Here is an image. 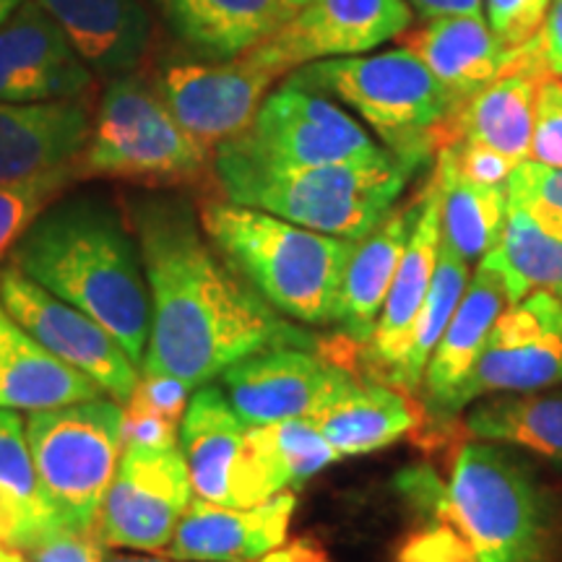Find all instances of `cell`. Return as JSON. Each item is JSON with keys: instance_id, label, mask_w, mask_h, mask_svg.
Here are the masks:
<instances>
[{"instance_id": "6da1fadb", "label": "cell", "mask_w": 562, "mask_h": 562, "mask_svg": "<svg viewBox=\"0 0 562 562\" xmlns=\"http://www.w3.org/2000/svg\"><path fill=\"white\" fill-rule=\"evenodd\" d=\"M131 227L151 302L140 370L165 372L193 391L256 351L313 349L305 328L286 321L224 261L188 203L167 195L133 201Z\"/></svg>"}, {"instance_id": "7a4b0ae2", "label": "cell", "mask_w": 562, "mask_h": 562, "mask_svg": "<svg viewBox=\"0 0 562 562\" xmlns=\"http://www.w3.org/2000/svg\"><path fill=\"white\" fill-rule=\"evenodd\" d=\"M9 263L108 328L131 362L144 368L149 281L136 237L115 211L100 201L50 206L11 250Z\"/></svg>"}, {"instance_id": "3957f363", "label": "cell", "mask_w": 562, "mask_h": 562, "mask_svg": "<svg viewBox=\"0 0 562 562\" xmlns=\"http://www.w3.org/2000/svg\"><path fill=\"white\" fill-rule=\"evenodd\" d=\"M199 222L224 261L294 323H336L355 243L321 235L269 211L206 201Z\"/></svg>"}, {"instance_id": "277c9868", "label": "cell", "mask_w": 562, "mask_h": 562, "mask_svg": "<svg viewBox=\"0 0 562 562\" xmlns=\"http://www.w3.org/2000/svg\"><path fill=\"white\" fill-rule=\"evenodd\" d=\"M414 170L417 165L391 151L297 170L258 167L214 151V180L227 201L351 243L391 214Z\"/></svg>"}, {"instance_id": "5b68a950", "label": "cell", "mask_w": 562, "mask_h": 562, "mask_svg": "<svg viewBox=\"0 0 562 562\" xmlns=\"http://www.w3.org/2000/svg\"><path fill=\"white\" fill-rule=\"evenodd\" d=\"M446 521L480 562H562L560 497L508 448H461L448 482Z\"/></svg>"}, {"instance_id": "8992f818", "label": "cell", "mask_w": 562, "mask_h": 562, "mask_svg": "<svg viewBox=\"0 0 562 562\" xmlns=\"http://www.w3.org/2000/svg\"><path fill=\"white\" fill-rule=\"evenodd\" d=\"M76 170L79 178L188 188L214 175V151L175 121L146 70L138 68L108 79Z\"/></svg>"}, {"instance_id": "52a82bcc", "label": "cell", "mask_w": 562, "mask_h": 562, "mask_svg": "<svg viewBox=\"0 0 562 562\" xmlns=\"http://www.w3.org/2000/svg\"><path fill=\"white\" fill-rule=\"evenodd\" d=\"M286 81L349 104L391 154L417 167L438 149L440 131L459 108L430 68L406 47L370 58L349 55L307 63L292 70Z\"/></svg>"}, {"instance_id": "ba28073f", "label": "cell", "mask_w": 562, "mask_h": 562, "mask_svg": "<svg viewBox=\"0 0 562 562\" xmlns=\"http://www.w3.org/2000/svg\"><path fill=\"white\" fill-rule=\"evenodd\" d=\"M26 440L53 516L74 529L97 531V518L125 448L123 406L91 398L30 412Z\"/></svg>"}, {"instance_id": "9c48e42d", "label": "cell", "mask_w": 562, "mask_h": 562, "mask_svg": "<svg viewBox=\"0 0 562 562\" xmlns=\"http://www.w3.org/2000/svg\"><path fill=\"white\" fill-rule=\"evenodd\" d=\"M180 451L201 501L248 508L290 490L266 427L245 425L222 385L195 389L180 422Z\"/></svg>"}, {"instance_id": "30bf717a", "label": "cell", "mask_w": 562, "mask_h": 562, "mask_svg": "<svg viewBox=\"0 0 562 562\" xmlns=\"http://www.w3.org/2000/svg\"><path fill=\"white\" fill-rule=\"evenodd\" d=\"M216 151L277 170L360 161L383 154L339 104L292 81L269 91L248 128L216 146Z\"/></svg>"}, {"instance_id": "8fae6325", "label": "cell", "mask_w": 562, "mask_h": 562, "mask_svg": "<svg viewBox=\"0 0 562 562\" xmlns=\"http://www.w3.org/2000/svg\"><path fill=\"white\" fill-rule=\"evenodd\" d=\"M146 76L175 121L209 151L240 136L273 83L281 81L273 70L258 66L248 55L209 63L159 53Z\"/></svg>"}, {"instance_id": "7c38bea8", "label": "cell", "mask_w": 562, "mask_h": 562, "mask_svg": "<svg viewBox=\"0 0 562 562\" xmlns=\"http://www.w3.org/2000/svg\"><path fill=\"white\" fill-rule=\"evenodd\" d=\"M193 501V484L180 446L149 448L125 442L97 518L108 547L165 552Z\"/></svg>"}, {"instance_id": "4fadbf2b", "label": "cell", "mask_w": 562, "mask_h": 562, "mask_svg": "<svg viewBox=\"0 0 562 562\" xmlns=\"http://www.w3.org/2000/svg\"><path fill=\"white\" fill-rule=\"evenodd\" d=\"M0 305L42 347L100 385L112 402L125 404L133 396L140 370L115 336L11 263L0 269Z\"/></svg>"}, {"instance_id": "5bb4252c", "label": "cell", "mask_w": 562, "mask_h": 562, "mask_svg": "<svg viewBox=\"0 0 562 562\" xmlns=\"http://www.w3.org/2000/svg\"><path fill=\"white\" fill-rule=\"evenodd\" d=\"M562 383V300L531 292L508 302L453 398V417L490 393H531Z\"/></svg>"}, {"instance_id": "9a60e30c", "label": "cell", "mask_w": 562, "mask_h": 562, "mask_svg": "<svg viewBox=\"0 0 562 562\" xmlns=\"http://www.w3.org/2000/svg\"><path fill=\"white\" fill-rule=\"evenodd\" d=\"M412 26L406 0H300L286 24L245 55L286 79L307 63L375 50Z\"/></svg>"}, {"instance_id": "2e32d148", "label": "cell", "mask_w": 562, "mask_h": 562, "mask_svg": "<svg viewBox=\"0 0 562 562\" xmlns=\"http://www.w3.org/2000/svg\"><path fill=\"white\" fill-rule=\"evenodd\" d=\"M220 378L232 409L252 427L315 419L355 385V378L339 364L300 347L256 351Z\"/></svg>"}, {"instance_id": "e0dca14e", "label": "cell", "mask_w": 562, "mask_h": 562, "mask_svg": "<svg viewBox=\"0 0 562 562\" xmlns=\"http://www.w3.org/2000/svg\"><path fill=\"white\" fill-rule=\"evenodd\" d=\"M94 79L37 0H24L0 26V102L74 100Z\"/></svg>"}, {"instance_id": "ac0fdd59", "label": "cell", "mask_w": 562, "mask_h": 562, "mask_svg": "<svg viewBox=\"0 0 562 562\" xmlns=\"http://www.w3.org/2000/svg\"><path fill=\"white\" fill-rule=\"evenodd\" d=\"M550 74L544 63L542 42L531 40L521 47H510L508 68L487 87L463 100L446 128L440 131V146L456 138L476 140L521 165L531 159L533 108L542 81Z\"/></svg>"}, {"instance_id": "d6986e66", "label": "cell", "mask_w": 562, "mask_h": 562, "mask_svg": "<svg viewBox=\"0 0 562 562\" xmlns=\"http://www.w3.org/2000/svg\"><path fill=\"white\" fill-rule=\"evenodd\" d=\"M297 508L294 492L232 508L193 495L165 554L180 562H258L286 542Z\"/></svg>"}, {"instance_id": "ffe728a7", "label": "cell", "mask_w": 562, "mask_h": 562, "mask_svg": "<svg viewBox=\"0 0 562 562\" xmlns=\"http://www.w3.org/2000/svg\"><path fill=\"white\" fill-rule=\"evenodd\" d=\"M89 94L53 102H0V182L76 165L91 133Z\"/></svg>"}, {"instance_id": "44dd1931", "label": "cell", "mask_w": 562, "mask_h": 562, "mask_svg": "<svg viewBox=\"0 0 562 562\" xmlns=\"http://www.w3.org/2000/svg\"><path fill=\"white\" fill-rule=\"evenodd\" d=\"M440 237V191L438 178L432 175L425 191L419 193L417 224H414L409 243H406L389 297L383 302V311L378 315L375 331H372L368 341L370 360L389 372L391 381L398 368H402L412 341L414 323H417V315L422 305H425L427 292H430L435 263H438Z\"/></svg>"}, {"instance_id": "7402d4cb", "label": "cell", "mask_w": 562, "mask_h": 562, "mask_svg": "<svg viewBox=\"0 0 562 562\" xmlns=\"http://www.w3.org/2000/svg\"><path fill=\"white\" fill-rule=\"evenodd\" d=\"M157 9L180 45L209 63L243 58L294 13L290 0H157Z\"/></svg>"}, {"instance_id": "603a6c76", "label": "cell", "mask_w": 562, "mask_h": 562, "mask_svg": "<svg viewBox=\"0 0 562 562\" xmlns=\"http://www.w3.org/2000/svg\"><path fill=\"white\" fill-rule=\"evenodd\" d=\"M97 79L138 70L151 53V19L140 0H37Z\"/></svg>"}, {"instance_id": "cb8c5ba5", "label": "cell", "mask_w": 562, "mask_h": 562, "mask_svg": "<svg viewBox=\"0 0 562 562\" xmlns=\"http://www.w3.org/2000/svg\"><path fill=\"white\" fill-rule=\"evenodd\" d=\"M505 305H508V297H505L501 273L480 263L474 277H469L467 292L422 375V402L435 419L453 417L456 393L472 372L476 355L482 351L490 328L501 318Z\"/></svg>"}, {"instance_id": "d4e9b609", "label": "cell", "mask_w": 562, "mask_h": 562, "mask_svg": "<svg viewBox=\"0 0 562 562\" xmlns=\"http://www.w3.org/2000/svg\"><path fill=\"white\" fill-rule=\"evenodd\" d=\"M406 50L430 68L456 104L505 74L510 47L490 30L482 13L427 19L425 26L402 34Z\"/></svg>"}, {"instance_id": "484cf974", "label": "cell", "mask_w": 562, "mask_h": 562, "mask_svg": "<svg viewBox=\"0 0 562 562\" xmlns=\"http://www.w3.org/2000/svg\"><path fill=\"white\" fill-rule=\"evenodd\" d=\"M417 216L419 199L402 209H391V214L351 248L347 271H344L339 315H336V323L351 341L368 344L375 331L378 315L389 297Z\"/></svg>"}, {"instance_id": "4316f807", "label": "cell", "mask_w": 562, "mask_h": 562, "mask_svg": "<svg viewBox=\"0 0 562 562\" xmlns=\"http://www.w3.org/2000/svg\"><path fill=\"white\" fill-rule=\"evenodd\" d=\"M104 398L94 381L47 351L0 305V409L42 412Z\"/></svg>"}, {"instance_id": "83f0119b", "label": "cell", "mask_w": 562, "mask_h": 562, "mask_svg": "<svg viewBox=\"0 0 562 562\" xmlns=\"http://www.w3.org/2000/svg\"><path fill=\"white\" fill-rule=\"evenodd\" d=\"M334 451L364 456L383 451L417 425V414L398 391L381 383H357L313 419Z\"/></svg>"}, {"instance_id": "f1b7e54d", "label": "cell", "mask_w": 562, "mask_h": 562, "mask_svg": "<svg viewBox=\"0 0 562 562\" xmlns=\"http://www.w3.org/2000/svg\"><path fill=\"white\" fill-rule=\"evenodd\" d=\"M480 263L501 273L508 302L539 290L562 297V235L533 220L521 203L508 199L501 237Z\"/></svg>"}, {"instance_id": "f546056e", "label": "cell", "mask_w": 562, "mask_h": 562, "mask_svg": "<svg viewBox=\"0 0 562 562\" xmlns=\"http://www.w3.org/2000/svg\"><path fill=\"white\" fill-rule=\"evenodd\" d=\"M438 191L442 237L467 263L482 261L484 252L501 237L505 211H508V186L474 182L456 167L448 146L438 149Z\"/></svg>"}, {"instance_id": "4dcf8cb0", "label": "cell", "mask_w": 562, "mask_h": 562, "mask_svg": "<svg viewBox=\"0 0 562 562\" xmlns=\"http://www.w3.org/2000/svg\"><path fill=\"white\" fill-rule=\"evenodd\" d=\"M467 430L476 440L508 442L562 467V393H501L472 406Z\"/></svg>"}, {"instance_id": "1f68e13d", "label": "cell", "mask_w": 562, "mask_h": 562, "mask_svg": "<svg viewBox=\"0 0 562 562\" xmlns=\"http://www.w3.org/2000/svg\"><path fill=\"white\" fill-rule=\"evenodd\" d=\"M467 284H469V263L463 261L451 245H448L446 237H440L438 263H435L430 292H427L425 305H422L417 323H414L409 349H406L402 368H398L396 375H393V383L404 385V389L409 391L419 389L422 375H425V368L427 362H430L432 349L438 347L448 321H451L456 307H459L463 292H467Z\"/></svg>"}, {"instance_id": "d6a6232c", "label": "cell", "mask_w": 562, "mask_h": 562, "mask_svg": "<svg viewBox=\"0 0 562 562\" xmlns=\"http://www.w3.org/2000/svg\"><path fill=\"white\" fill-rule=\"evenodd\" d=\"M0 497L24 510L42 529L58 521L40 487L26 440V419L13 409H0Z\"/></svg>"}, {"instance_id": "836d02e7", "label": "cell", "mask_w": 562, "mask_h": 562, "mask_svg": "<svg viewBox=\"0 0 562 562\" xmlns=\"http://www.w3.org/2000/svg\"><path fill=\"white\" fill-rule=\"evenodd\" d=\"M79 180L76 165L34 175L26 180L0 182V263L11 256L26 229Z\"/></svg>"}, {"instance_id": "e575fe53", "label": "cell", "mask_w": 562, "mask_h": 562, "mask_svg": "<svg viewBox=\"0 0 562 562\" xmlns=\"http://www.w3.org/2000/svg\"><path fill=\"white\" fill-rule=\"evenodd\" d=\"M273 453L284 469L290 487H300L331 463L341 461L334 446L323 438L313 419H292L279 425H266Z\"/></svg>"}, {"instance_id": "d590c367", "label": "cell", "mask_w": 562, "mask_h": 562, "mask_svg": "<svg viewBox=\"0 0 562 562\" xmlns=\"http://www.w3.org/2000/svg\"><path fill=\"white\" fill-rule=\"evenodd\" d=\"M508 199L521 203L533 220L562 235V170L521 161L508 178Z\"/></svg>"}, {"instance_id": "8d00e7d4", "label": "cell", "mask_w": 562, "mask_h": 562, "mask_svg": "<svg viewBox=\"0 0 562 562\" xmlns=\"http://www.w3.org/2000/svg\"><path fill=\"white\" fill-rule=\"evenodd\" d=\"M425 526L412 531L398 544L396 562H480L463 533L440 518H425Z\"/></svg>"}, {"instance_id": "74e56055", "label": "cell", "mask_w": 562, "mask_h": 562, "mask_svg": "<svg viewBox=\"0 0 562 562\" xmlns=\"http://www.w3.org/2000/svg\"><path fill=\"white\" fill-rule=\"evenodd\" d=\"M32 562H104L108 544L91 529H74L55 521L30 544Z\"/></svg>"}, {"instance_id": "f35d334b", "label": "cell", "mask_w": 562, "mask_h": 562, "mask_svg": "<svg viewBox=\"0 0 562 562\" xmlns=\"http://www.w3.org/2000/svg\"><path fill=\"white\" fill-rule=\"evenodd\" d=\"M531 159L562 170V79L547 76L533 108Z\"/></svg>"}, {"instance_id": "ab89813d", "label": "cell", "mask_w": 562, "mask_h": 562, "mask_svg": "<svg viewBox=\"0 0 562 562\" xmlns=\"http://www.w3.org/2000/svg\"><path fill=\"white\" fill-rule=\"evenodd\" d=\"M552 0H487L490 30L505 47H521L542 32Z\"/></svg>"}, {"instance_id": "60d3db41", "label": "cell", "mask_w": 562, "mask_h": 562, "mask_svg": "<svg viewBox=\"0 0 562 562\" xmlns=\"http://www.w3.org/2000/svg\"><path fill=\"white\" fill-rule=\"evenodd\" d=\"M446 146L453 154L456 167H459L469 180L484 182V186H508V178L518 167L516 161L505 157V154L490 149V146L476 144V140L456 138Z\"/></svg>"}, {"instance_id": "b9f144b4", "label": "cell", "mask_w": 562, "mask_h": 562, "mask_svg": "<svg viewBox=\"0 0 562 562\" xmlns=\"http://www.w3.org/2000/svg\"><path fill=\"white\" fill-rule=\"evenodd\" d=\"M123 406V440L149 448L180 446V427L154 412L149 404L131 396Z\"/></svg>"}, {"instance_id": "7bdbcfd3", "label": "cell", "mask_w": 562, "mask_h": 562, "mask_svg": "<svg viewBox=\"0 0 562 562\" xmlns=\"http://www.w3.org/2000/svg\"><path fill=\"white\" fill-rule=\"evenodd\" d=\"M133 396H138L154 412H159L161 417L180 427L182 417H186L188 402H191V389L186 383H180L178 378L165 375V372L140 370V381L136 391H133Z\"/></svg>"}, {"instance_id": "ee69618b", "label": "cell", "mask_w": 562, "mask_h": 562, "mask_svg": "<svg viewBox=\"0 0 562 562\" xmlns=\"http://www.w3.org/2000/svg\"><path fill=\"white\" fill-rule=\"evenodd\" d=\"M539 42H542L544 63L550 74L562 76V0H552L542 32H539Z\"/></svg>"}, {"instance_id": "f6af8a7d", "label": "cell", "mask_w": 562, "mask_h": 562, "mask_svg": "<svg viewBox=\"0 0 562 562\" xmlns=\"http://www.w3.org/2000/svg\"><path fill=\"white\" fill-rule=\"evenodd\" d=\"M425 19L461 16V13H482V0H406Z\"/></svg>"}, {"instance_id": "bcb514c9", "label": "cell", "mask_w": 562, "mask_h": 562, "mask_svg": "<svg viewBox=\"0 0 562 562\" xmlns=\"http://www.w3.org/2000/svg\"><path fill=\"white\" fill-rule=\"evenodd\" d=\"M261 562H328L326 552L311 542H294L290 547H277V550L261 558Z\"/></svg>"}, {"instance_id": "7dc6e473", "label": "cell", "mask_w": 562, "mask_h": 562, "mask_svg": "<svg viewBox=\"0 0 562 562\" xmlns=\"http://www.w3.org/2000/svg\"><path fill=\"white\" fill-rule=\"evenodd\" d=\"M104 562H180L172 558H138V554H108Z\"/></svg>"}, {"instance_id": "c3c4849f", "label": "cell", "mask_w": 562, "mask_h": 562, "mask_svg": "<svg viewBox=\"0 0 562 562\" xmlns=\"http://www.w3.org/2000/svg\"><path fill=\"white\" fill-rule=\"evenodd\" d=\"M0 562H32V560H30V554L16 550V547L3 544V550H0Z\"/></svg>"}, {"instance_id": "681fc988", "label": "cell", "mask_w": 562, "mask_h": 562, "mask_svg": "<svg viewBox=\"0 0 562 562\" xmlns=\"http://www.w3.org/2000/svg\"><path fill=\"white\" fill-rule=\"evenodd\" d=\"M21 3H24V0H0V26L5 24V19H9Z\"/></svg>"}, {"instance_id": "f907efd6", "label": "cell", "mask_w": 562, "mask_h": 562, "mask_svg": "<svg viewBox=\"0 0 562 562\" xmlns=\"http://www.w3.org/2000/svg\"><path fill=\"white\" fill-rule=\"evenodd\" d=\"M290 3H292V9H297V5H300V0H290Z\"/></svg>"}, {"instance_id": "816d5d0a", "label": "cell", "mask_w": 562, "mask_h": 562, "mask_svg": "<svg viewBox=\"0 0 562 562\" xmlns=\"http://www.w3.org/2000/svg\"><path fill=\"white\" fill-rule=\"evenodd\" d=\"M0 550H3V544H0Z\"/></svg>"}]
</instances>
